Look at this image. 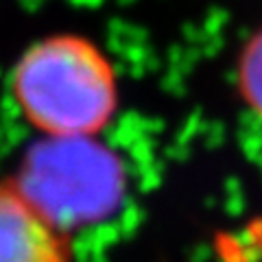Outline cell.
I'll list each match as a JSON object with an SVG mask.
<instances>
[{
	"label": "cell",
	"instance_id": "3957f363",
	"mask_svg": "<svg viewBox=\"0 0 262 262\" xmlns=\"http://www.w3.org/2000/svg\"><path fill=\"white\" fill-rule=\"evenodd\" d=\"M0 262H72L68 232L18 182H0Z\"/></svg>",
	"mask_w": 262,
	"mask_h": 262
},
{
	"label": "cell",
	"instance_id": "6da1fadb",
	"mask_svg": "<svg viewBox=\"0 0 262 262\" xmlns=\"http://www.w3.org/2000/svg\"><path fill=\"white\" fill-rule=\"evenodd\" d=\"M22 118L53 140L94 138L118 110V79L110 57L75 33L29 46L11 72Z\"/></svg>",
	"mask_w": 262,
	"mask_h": 262
},
{
	"label": "cell",
	"instance_id": "277c9868",
	"mask_svg": "<svg viewBox=\"0 0 262 262\" xmlns=\"http://www.w3.org/2000/svg\"><path fill=\"white\" fill-rule=\"evenodd\" d=\"M238 88L247 107L262 120V29L247 39L238 57Z\"/></svg>",
	"mask_w": 262,
	"mask_h": 262
},
{
	"label": "cell",
	"instance_id": "7a4b0ae2",
	"mask_svg": "<svg viewBox=\"0 0 262 262\" xmlns=\"http://www.w3.org/2000/svg\"><path fill=\"white\" fill-rule=\"evenodd\" d=\"M90 140L92 138L53 140L31 155L29 175L15 179L29 196L55 190L35 203L59 225L63 208H70V216L88 219L103 214V210L118 196V162Z\"/></svg>",
	"mask_w": 262,
	"mask_h": 262
}]
</instances>
